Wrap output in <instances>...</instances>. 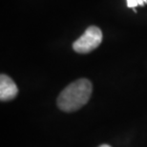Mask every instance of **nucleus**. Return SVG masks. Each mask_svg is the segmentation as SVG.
Masks as SVG:
<instances>
[{"label":"nucleus","instance_id":"f257e3e1","mask_svg":"<svg viewBox=\"0 0 147 147\" xmlns=\"http://www.w3.org/2000/svg\"><path fill=\"white\" fill-rule=\"evenodd\" d=\"M93 86L90 80L80 78L68 85L60 93L57 105L64 112L76 111L87 103L92 95Z\"/></svg>","mask_w":147,"mask_h":147},{"label":"nucleus","instance_id":"f03ea898","mask_svg":"<svg viewBox=\"0 0 147 147\" xmlns=\"http://www.w3.org/2000/svg\"><path fill=\"white\" fill-rule=\"evenodd\" d=\"M102 32L96 26H91L73 44V49L78 54H88L100 45Z\"/></svg>","mask_w":147,"mask_h":147},{"label":"nucleus","instance_id":"7ed1b4c3","mask_svg":"<svg viewBox=\"0 0 147 147\" xmlns=\"http://www.w3.org/2000/svg\"><path fill=\"white\" fill-rule=\"evenodd\" d=\"M18 94L16 84L7 75L0 76V99L1 101H8L13 99Z\"/></svg>","mask_w":147,"mask_h":147},{"label":"nucleus","instance_id":"20e7f679","mask_svg":"<svg viewBox=\"0 0 147 147\" xmlns=\"http://www.w3.org/2000/svg\"><path fill=\"white\" fill-rule=\"evenodd\" d=\"M128 8L134 9L137 6H144L147 4V0H126Z\"/></svg>","mask_w":147,"mask_h":147},{"label":"nucleus","instance_id":"39448f33","mask_svg":"<svg viewBox=\"0 0 147 147\" xmlns=\"http://www.w3.org/2000/svg\"><path fill=\"white\" fill-rule=\"evenodd\" d=\"M99 147H111V146L108 145V144H102V145H100Z\"/></svg>","mask_w":147,"mask_h":147}]
</instances>
